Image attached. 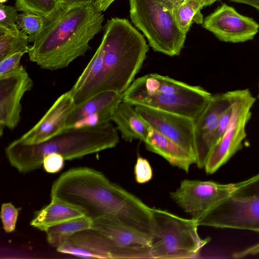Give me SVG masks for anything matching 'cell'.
Masks as SVG:
<instances>
[{
	"instance_id": "6da1fadb",
	"label": "cell",
	"mask_w": 259,
	"mask_h": 259,
	"mask_svg": "<svg viewBox=\"0 0 259 259\" xmlns=\"http://www.w3.org/2000/svg\"><path fill=\"white\" fill-rule=\"evenodd\" d=\"M50 194L81 208L92 220L116 218L152 235L153 208L93 168L81 166L67 170L54 182Z\"/></svg>"
},
{
	"instance_id": "7a4b0ae2",
	"label": "cell",
	"mask_w": 259,
	"mask_h": 259,
	"mask_svg": "<svg viewBox=\"0 0 259 259\" xmlns=\"http://www.w3.org/2000/svg\"><path fill=\"white\" fill-rule=\"evenodd\" d=\"M104 20L94 3L59 6L44 28L28 39L33 43L30 61L46 70L67 67L91 49L89 42L102 30Z\"/></svg>"
},
{
	"instance_id": "3957f363",
	"label": "cell",
	"mask_w": 259,
	"mask_h": 259,
	"mask_svg": "<svg viewBox=\"0 0 259 259\" xmlns=\"http://www.w3.org/2000/svg\"><path fill=\"white\" fill-rule=\"evenodd\" d=\"M97 49L100 71L84 101L105 91L123 94L139 72L149 50L144 36L125 19L111 18Z\"/></svg>"
},
{
	"instance_id": "277c9868",
	"label": "cell",
	"mask_w": 259,
	"mask_h": 259,
	"mask_svg": "<svg viewBox=\"0 0 259 259\" xmlns=\"http://www.w3.org/2000/svg\"><path fill=\"white\" fill-rule=\"evenodd\" d=\"M118 142L117 129L110 122L93 127L65 128L36 144H24L16 139L5 151L12 167L19 172L27 173L39 168L44 158L50 154H59L65 160H73L112 148Z\"/></svg>"
},
{
	"instance_id": "5b68a950",
	"label": "cell",
	"mask_w": 259,
	"mask_h": 259,
	"mask_svg": "<svg viewBox=\"0 0 259 259\" xmlns=\"http://www.w3.org/2000/svg\"><path fill=\"white\" fill-rule=\"evenodd\" d=\"M133 23L148 39L155 52L178 56L184 48L186 33L179 27L174 9L165 0H129Z\"/></svg>"
},
{
	"instance_id": "8992f818",
	"label": "cell",
	"mask_w": 259,
	"mask_h": 259,
	"mask_svg": "<svg viewBox=\"0 0 259 259\" xmlns=\"http://www.w3.org/2000/svg\"><path fill=\"white\" fill-rule=\"evenodd\" d=\"M154 228L151 240L152 259L197 257L210 240L202 239L193 219L180 217L168 211L153 208Z\"/></svg>"
},
{
	"instance_id": "52a82bcc",
	"label": "cell",
	"mask_w": 259,
	"mask_h": 259,
	"mask_svg": "<svg viewBox=\"0 0 259 259\" xmlns=\"http://www.w3.org/2000/svg\"><path fill=\"white\" fill-rule=\"evenodd\" d=\"M198 226L259 232V179L234 192Z\"/></svg>"
},
{
	"instance_id": "ba28073f",
	"label": "cell",
	"mask_w": 259,
	"mask_h": 259,
	"mask_svg": "<svg viewBox=\"0 0 259 259\" xmlns=\"http://www.w3.org/2000/svg\"><path fill=\"white\" fill-rule=\"evenodd\" d=\"M91 228L100 234L106 258H151L152 236L118 218L93 220Z\"/></svg>"
},
{
	"instance_id": "9c48e42d",
	"label": "cell",
	"mask_w": 259,
	"mask_h": 259,
	"mask_svg": "<svg viewBox=\"0 0 259 259\" xmlns=\"http://www.w3.org/2000/svg\"><path fill=\"white\" fill-rule=\"evenodd\" d=\"M258 179L259 174L244 181L227 184L186 179L181 182L176 190L170 193V196L198 225L203 218L234 192Z\"/></svg>"
},
{
	"instance_id": "30bf717a",
	"label": "cell",
	"mask_w": 259,
	"mask_h": 259,
	"mask_svg": "<svg viewBox=\"0 0 259 259\" xmlns=\"http://www.w3.org/2000/svg\"><path fill=\"white\" fill-rule=\"evenodd\" d=\"M228 93L231 101L232 115L223 136L212 148L205 161L204 168L207 174L215 172L242 148V142L246 136L245 126L255 101L248 89Z\"/></svg>"
},
{
	"instance_id": "8fae6325",
	"label": "cell",
	"mask_w": 259,
	"mask_h": 259,
	"mask_svg": "<svg viewBox=\"0 0 259 259\" xmlns=\"http://www.w3.org/2000/svg\"><path fill=\"white\" fill-rule=\"evenodd\" d=\"M134 106L149 126L182 147L196 162L194 119L147 106Z\"/></svg>"
},
{
	"instance_id": "7c38bea8",
	"label": "cell",
	"mask_w": 259,
	"mask_h": 259,
	"mask_svg": "<svg viewBox=\"0 0 259 259\" xmlns=\"http://www.w3.org/2000/svg\"><path fill=\"white\" fill-rule=\"evenodd\" d=\"M202 24L219 40L235 43L252 39L259 29L253 19L240 14L226 4L203 19Z\"/></svg>"
},
{
	"instance_id": "4fadbf2b",
	"label": "cell",
	"mask_w": 259,
	"mask_h": 259,
	"mask_svg": "<svg viewBox=\"0 0 259 259\" xmlns=\"http://www.w3.org/2000/svg\"><path fill=\"white\" fill-rule=\"evenodd\" d=\"M33 81L22 65L13 73L0 78V136L7 127L14 129L21 119V100L31 90Z\"/></svg>"
},
{
	"instance_id": "5bb4252c",
	"label": "cell",
	"mask_w": 259,
	"mask_h": 259,
	"mask_svg": "<svg viewBox=\"0 0 259 259\" xmlns=\"http://www.w3.org/2000/svg\"><path fill=\"white\" fill-rule=\"evenodd\" d=\"M212 94L198 86L195 91L176 94H157L145 97L135 106H147L195 120L209 101Z\"/></svg>"
},
{
	"instance_id": "9a60e30c",
	"label": "cell",
	"mask_w": 259,
	"mask_h": 259,
	"mask_svg": "<svg viewBox=\"0 0 259 259\" xmlns=\"http://www.w3.org/2000/svg\"><path fill=\"white\" fill-rule=\"evenodd\" d=\"M75 105L70 90L61 95L39 121L17 140L27 145L45 141L65 129L69 114Z\"/></svg>"
},
{
	"instance_id": "2e32d148",
	"label": "cell",
	"mask_w": 259,
	"mask_h": 259,
	"mask_svg": "<svg viewBox=\"0 0 259 259\" xmlns=\"http://www.w3.org/2000/svg\"><path fill=\"white\" fill-rule=\"evenodd\" d=\"M123 94L114 91L99 93L85 101L75 104L67 118L65 128H72L82 118L98 114L105 123L110 122L115 106L122 101Z\"/></svg>"
},
{
	"instance_id": "e0dca14e",
	"label": "cell",
	"mask_w": 259,
	"mask_h": 259,
	"mask_svg": "<svg viewBox=\"0 0 259 259\" xmlns=\"http://www.w3.org/2000/svg\"><path fill=\"white\" fill-rule=\"evenodd\" d=\"M231 106L228 92L212 95L205 108L194 120L195 156L214 130L222 115Z\"/></svg>"
},
{
	"instance_id": "ac0fdd59",
	"label": "cell",
	"mask_w": 259,
	"mask_h": 259,
	"mask_svg": "<svg viewBox=\"0 0 259 259\" xmlns=\"http://www.w3.org/2000/svg\"><path fill=\"white\" fill-rule=\"evenodd\" d=\"M111 120L117 125L122 138L127 142L134 140L145 142L150 127L136 111L135 106L121 101L114 108Z\"/></svg>"
},
{
	"instance_id": "d6986e66",
	"label": "cell",
	"mask_w": 259,
	"mask_h": 259,
	"mask_svg": "<svg viewBox=\"0 0 259 259\" xmlns=\"http://www.w3.org/2000/svg\"><path fill=\"white\" fill-rule=\"evenodd\" d=\"M144 143L147 150L161 156L170 164L186 172L190 165L195 163V159L182 147L150 127Z\"/></svg>"
},
{
	"instance_id": "ffe728a7",
	"label": "cell",
	"mask_w": 259,
	"mask_h": 259,
	"mask_svg": "<svg viewBox=\"0 0 259 259\" xmlns=\"http://www.w3.org/2000/svg\"><path fill=\"white\" fill-rule=\"evenodd\" d=\"M50 204L35 212L30 225L40 231L66 221L85 214L83 209L55 197H51Z\"/></svg>"
},
{
	"instance_id": "44dd1931",
	"label": "cell",
	"mask_w": 259,
	"mask_h": 259,
	"mask_svg": "<svg viewBox=\"0 0 259 259\" xmlns=\"http://www.w3.org/2000/svg\"><path fill=\"white\" fill-rule=\"evenodd\" d=\"M93 220L87 215L69 220L48 228L46 233L48 243L57 248L63 241L79 231L91 229Z\"/></svg>"
},
{
	"instance_id": "7402d4cb",
	"label": "cell",
	"mask_w": 259,
	"mask_h": 259,
	"mask_svg": "<svg viewBox=\"0 0 259 259\" xmlns=\"http://www.w3.org/2000/svg\"><path fill=\"white\" fill-rule=\"evenodd\" d=\"M28 35L18 29L11 31L0 28V61L18 53H28Z\"/></svg>"
},
{
	"instance_id": "603a6c76",
	"label": "cell",
	"mask_w": 259,
	"mask_h": 259,
	"mask_svg": "<svg viewBox=\"0 0 259 259\" xmlns=\"http://www.w3.org/2000/svg\"><path fill=\"white\" fill-rule=\"evenodd\" d=\"M203 7L199 0H185L174 10L178 26L184 32L187 33L193 23H203L201 10Z\"/></svg>"
},
{
	"instance_id": "cb8c5ba5",
	"label": "cell",
	"mask_w": 259,
	"mask_h": 259,
	"mask_svg": "<svg viewBox=\"0 0 259 259\" xmlns=\"http://www.w3.org/2000/svg\"><path fill=\"white\" fill-rule=\"evenodd\" d=\"M51 17L30 11L22 12L18 15L16 24L20 30L28 35L29 39L44 28Z\"/></svg>"
},
{
	"instance_id": "d4e9b609",
	"label": "cell",
	"mask_w": 259,
	"mask_h": 259,
	"mask_svg": "<svg viewBox=\"0 0 259 259\" xmlns=\"http://www.w3.org/2000/svg\"><path fill=\"white\" fill-rule=\"evenodd\" d=\"M19 12L30 11L51 17L59 7L58 0H15Z\"/></svg>"
},
{
	"instance_id": "484cf974",
	"label": "cell",
	"mask_w": 259,
	"mask_h": 259,
	"mask_svg": "<svg viewBox=\"0 0 259 259\" xmlns=\"http://www.w3.org/2000/svg\"><path fill=\"white\" fill-rule=\"evenodd\" d=\"M19 209L10 202L2 204L1 218L3 228L6 232L11 233L15 230Z\"/></svg>"
},
{
	"instance_id": "4316f807",
	"label": "cell",
	"mask_w": 259,
	"mask_h": 259,
	"mask_svg": "<svg viewBox=\"0 0 259 259\" xmlns=\"http://www.w3.org/2000/svg\"><path fill=\"white\" fill-rule=\"evenodd\" d=\"M18 11L15 7L0 4V28L11 31L19 29L16 24Z\"/></svg>"
},
{
	"instance_id": "83f0119b",
	"label": "cell",
	"mask_w": 259,
	"mask_h": 259,
	"mask_svg": "<svg viewBox=\"0 0 259 259\" xmlns=\"http://www.w3.org/2000/svg\"><path fill=\"white\" fill-rule=\"evenodd\" d=\"M135 179L137 183L144 184L150 181L153 177L152 168L148 161L139 156L134 167Z\"/></svg>"
},
{
	"instance_id": "f1b7e54d",
	"label": "cell",
	"mask_w": 259,
	"mask_h": 259,
	"mask_svg": "<svg viewBox=\"0 0 259 259\" xmlns=\"http://www.w3.org/2000/svg\"><path fill=\"white\" fill-rule=\"evenodd\" d=\"M23 53H18L0 61V78L8 76L20 67Z\"/></svg>"
},
{
	"instance_id": "f546056e",
	"label": "cell",
	"mask_w": 259,
	"mask_h": 259,
	"mask_svg": "<svg viewBox=\"0 0 259 259\" xmlns=\"http://www.w3.org/2000/svg\"><path fill=\"white\" fill-rule=\"evenodd\" d=\"M65 159L60 154L52 153L47 155L43 160L42 166L49 173H56L64 166Z\"/></svg>"
},
{
	"instance_id": "4dcf8cb0",
	"label": "cell",
	"mask_w": 259,
	"mask_h": 259,
	"mask_svg": "<svg viewBox=\"0 0 259 259\" xmlns=\"http://www.w3.org/2000/svg\"><path fill=\"white\" fill-rule=\"evenodd\" d=\"M259 253V242L240 251L236 252L233 254L235 258H241L249 255Z\"/></svg>"
},
{
	"instance_id": "1f68e13d",
	"label": "cell",
	"mask_w": 259,
	"mask_h": 259,
	"mask_svg": "<svg viewBox=\"0 0 259 259\" xmlns=\"http://www.w3.org/2000/svg\"><path fill=\"white\" fill-rule=\"evenodd\" d=\"M115 0H95L94 3L97 10L101 12L106 11Z\"/></svg>"
},
{
	"instance_id": "d6a6232c",
	"label": "cell",
	"mask_w": 259,
	"mask_h": 259,
	"mask_svg": "<svg viewBox=\"0 0 259 259\" xmlns=\"http://www.w3.org/2000/svg\"><path fill=\"white\" fill-rule=\"evenodd\" d=\"M94 1L95 0H58V4L60 7L66 8L77 4L94 3Z\"/></svg>"
},
{
	"instance_id": "836d02e7",
	"label": "cell",
	"mask_w": 259,
	"mask_h": 259,
	"mask_svg": "<svg viewBox=\"0 0 259 259\" xmlns=\"http://www.w3.org/2000/svg\"><path fill=\"white\" fill-rule=\"evenodd\" d=\"M231 2L247 4L259 11V0H229Z\"/></svg>"
},
{
	"instance_id": "e575fe53",
	"label": "cell",
	"mask_w": 259,
	"mask_h": 259,
	"mask_svg": "<svg viewBox=\"0 0 259 259\" xmlns=\"http://www.w3.org/2000/svg\"><path fill=\"white\" fill-rule=\"evenodd\" d=\"M173 9L180 6L185 0H165Z\"/></svg>"
},
{
	"instance_id": "d590c367",
	"label": "cell",
	"mask_w": 259,
	"mask_h": 259,
	"mask_svg": "<svg viewBox=\"0 0 259 259\" xmlns=\"http://www.w3.org/2000/svg\"><path fill=\"white\" fill-rule=\"evenodd\" d=\"M203 7L210 6L219 0H199Z\"/></svg>"
},
{
	"instance_id": "8d00e7d4",
	"label": "cell",
	"mask_w": 259,
	"mask_h": 259,
	"mask_svg": "<svg viewBox=\"0 0 259 259\" xmlns=\"http://www.w3.org/2000/svg\"><path fill=\"white\" fill-rule=\"evenodd\" d=\"M8 0H0L1 4H4L6 3Z\"/></svg>"
},
{
	"instance_id": "74e56055",
	"label": "cell",
	"mask_w": 259,
	"mask_h": 259,
	"mask_svg": "<svg viewBox=\"0 0 259 259\" xmlns=\"http://www.w3.org/2000/svg\"><path fill=\"white\" fill-rule=\"evenodd\" d=\"M258 86H259V85H258ZM258 97H259V94H258Z\"/></svg>"
}]
</instances>
